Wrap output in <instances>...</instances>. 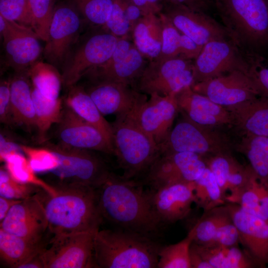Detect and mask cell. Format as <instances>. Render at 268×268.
<instances>
[{"instance_id":"1","label":"cell","mask_w":268,"mask_h":268,"mask_svg":"<svg viewBox=\"0 0 268 268\" xmlns=\"http://www.w3.org/2000/svg\"><path fill=\"white\" fill-rule=\"evenodd\" d=\"M141 180L127 179L112 172L97 189L103 219L117 228L156 238L163 226L153 209Z\"/></svg>"},{"instance_id":"2","label":"cell","mask_w":268,"mask_h":268,"mask_svg":"<svg viewBox=\"0 0 268 268\" xmlns=\"http://www.w3.org/2000/svg\"><path fill=\"white\" fill-rule=\"evenodd\" d=\"M51 195L42 190L35 196L41 202L53 235L96 233L103 218L99 206L97 189L82 186L54 185Z\"/></svg>"},{"instance_id":"3","label":"cell","mask_w":268,"mask_h":268,"mask_svg":"<svg viewBox=\"0 0 268 268\" xmlns=\"http://www.w3.org/2000/svg\"><path fill=\"white\" fill-rule=\"evenodd\" d=\"M162 245L156 238L117 228L95 235L94 258L98 268H157Z\"/></svg>"},{"instance_id":"4","label":"cell","mask_w":268,"mask_h":268,"mask_svg":"<svg viewBox=\"0 0 268 268\" xmlns=\"http://www.w3.org/2000/svg\"><path fill=\"white\" fill-rule=\"evenodd\" d=\"M230 38L248 54L268 48V0H214Z\"/></svg>"},{"instance_id":"5","label":"cell","mask_w":268,"mask_h":268,"mask_svg":"<svg viewBox=\"0 0 268 268\" xmlns=\"http://www.w3.org/2000/svg\"><path fill=\"white\" fill-rule=\"evenodd\" d=\"M111 125L113 155L123 171L122 177L136 180L144 177L160 155L158 147L138 126L132 111L117 115Z\"/></svg>"},{"instance_id":"6","label":"cell","mask_w":268,"mask_h":268,"mask_svg":"<svg viewBox=\"0 0 268 268\" xmlns=\"http://www.w3.org/2000/svg\"><path fill=\"white\" fill-rule=\"evenodd\" d=\"M57 157L58 165L47 173L52 186H82L98 189L112 173L105 161L93 150L68 147L48 140L42 144Z\"/></svg>"},{"instance_id":"7","label":"cell","mask_w":268,"mask_h":268,"mask_svg":"<svg viewBox=\"0 0 268 268\" xmlns=\"http://www.w3.org/2000/svg\"><path fill=\"white\" fill-rule=\"evenodd\" d=\"M183 117L158 147L160 154L189 152L203 157L230 153L231 145L215 127L197 123L182 113Z\"/></svg>"},{"instance_id":"8","label":"cell","mask_w":268,"mask_h":268,"mask_svg":"<svg viewBox=\"0 0 268 268\" xmlns=\"http://www.w3.org/2000/svg\"><path fill=\"white\" fill-rule=\"evenodd\" d=\"M119 38L102 27L100 30L80 37L62 69L64 86L69 88L75 85L88 70L106 62Z\"/></svg>"},{"instance_id":"9","label":"cell","mask_w":268,"mask_h":268,"mask_svg":"<svg viewBox=\"0 0 268 268\" xmlns=\"http://www.w3.org/2000/svg\"><path fill=\"white\" fill-rule=\"evenodd\" d=\"M193 62L180 55L149 61L134 87L139 92L149 95L176 94L194 84Z\"/></svg>"},{"instance_id":"10","label":"cell","mask_w":268,"mask_h":268,"mask_svg":"<svg viewBox=\"0 0 268 268\" xmlns=\"http://www.w3.org/2000/svg\"><path fill=\"white\" fill-rule=\"evenodd\" d=\"M250 57L230 38L211 41L194 61V84L234 70L247 72Z\"/></svg>"},{"instance_id":"11","label":"cell","mask_w":268,"mask_h":268,"mask_svg":"<svg viewBox=\"0 0 268 268\" xmlns=\"http://www.w3.org/2000/svg\"><path fill=\"white\" fill-rule=\"evenodd\" d=\"M83 19L67 0L55 5L43 54L47 63L62 70L80 37Z\"/></svg>"},{"instance_id":"12","label":"cell","mask_w":268,"mask_h":268,"mask_svg":"<svg viewBox=\"0 0 268 268\" xmlns=\"http://www.w3.org/2000/svg\"><path fill=\"white\" fill-rule=\"evenodd\" d=\"M96 233L53 235L40 254L44 268H96L94 241Z\"/></svg>"},{"instance_id":"13","label":"cell","mask_w":268,"mask_h":268,"mask_svg":"<svg viewBox=\"0 0 268 268\" xmlns=\"http://www.w3.org/2000/svg\"><path fill=\"white\" fill-rule=\"evenodd\" d=\"M202 156L192 152L161 154L141 180L149 189L175 183L194 182L206 168Z\"/></svg>"},{"instance_id":"14","label":"cell","mask_w":268,"mask_h":268,"mask_svg":"<svg viewBox=\"0 0 268 268\" xmlns=\"http://www.w3.org/2000/svg\"><path fill=\"white\" fill-rule=\"evenodd\" d=\"M0 32L8 65L15 72H28L43 53L40 39L30 27L0 15Z\"/></svg>"},{"instance_id":"15","label":"cell","mask_w":268,"mask_h":268,"mask_svg":"<svg viewBox=\"0 0 268 268\" xmlns=\"http://www.w3.org/2000/svg\"><path fill=\"white\" fill-rule=\"evenodd\" d=\"M161 12L181 33L188 36L201 45L204 46L212 40L230 38L222 24L201 9L164 2Z\"/></svg>"},{"instance_id":"16","label":"cell","mask_w":268,"mask_h":268,"mask_svg":"<svg viewBox=\"0 0 268 268\" xmlns=\"http://www.w3.org/2000/svg\"><path fill=\"white\" fill-rule=\"evenodd\" d=\"M150 96L149 100L137 105L132 113L140 128L158 147L171 131L179 108L176 94Z\"/></svg>"},{"instance_id":"17","label":"cell","mask_w":268,"mask_h":268,"mask_svg":"<svg viewBox=\"0 0 268 268\" xmlns=\"http://www.w3.org/2000/svg\"><path fill=\"white\" fill-rule=\"evenodd\" d=\"M57 126V143L68 147L114 154L113 145L96 128L86 122L65 103Z\"/></svg>"},{"instance_id":"18","label":"cell","mask_w":268,"mask_h":268,"mask_svg":"<svg viewBox=\"0 0 268 268\" xmlns=\"http://www.w3.org/2000/svg\"><path fill=\"white\" fill-rule=\"evenodd\" d=\"M191 87L195 92L224 107L260 96L247 72L240 70L194 83Z\"/></svg>"},{"instance_id":"19","label":"cell","mask_w":268,"mask_h":268,"mask_svg":"<svg viewBox=\"0 0 268 268\" xmlns=\"http://www.w3.org/2000/svg\"><path fill=\"white\" fill-rule=\"evenodd\" d=\"M194 189V182H181L148 190L154 212L163 226L189 214L195 202Z\"/></svg>"},{"instance_id":"20","label":"cell","mask_w":268,"mask_h":268,"mask_svg":"<svg viewBox=\"0 0 268 268\" xmlns=\"http://www.w3.org/2000/svg\"><path fill=\"white\" fill-rule=\"evenodd\" d=\"M0 226L9 233L34 241L44 240L49 230L44 207L35 195L14 205Z\"/></svg>"},{"instance_id":"21","label":"cell","mask_w":268,"mask_h":268,"mask_svg":"<svg viewBox=\"0 0 268 268\" xmlns=\"http://www.w3.org/2000/svg\"><path fill=\"white\" fill-rule=\"evenodd\" d=\"M239 234L240 242L257 264L268 263V221L247 213L238 205H225Z\"/></svg>"},{"instance_id":"22","label":"cell","mask_w":268,"mask_h":268,"mask_svg":"<svg viewBox=\"0 0 268 268\" xmlns=\"http://www.w3.org/2000/svg\"><path fill=\"white\" fill-rule=\"evenodd\" d=\"M85 90L103 115L129 113L147 100L132 85L113 82H93Z\"/></svg>"},{"instance_id":"23","label":"cell","mask_w":268,"mask_h":268,"mask_svg":"<svg viewBox=\"0 0 268 268\" xmlns=\"http://www.w3.org/2000/svg\"><path fill=\"white\" fill-rule=\"evenodd\" d=\"M176 98L179 110L197 123L215 127L231 125L230 114L225 107L195 92L191 86L176 93Z\"/></svg>"},{"instance_id":"24","label":"cell","mask_w":268,"mask_h":268,"mask_svg":"<svg viewBox=\"0 0 268 268\" xmlns=\"http://www.w3.org/2000/svg\"><path fill=\"white\" fill-rule=\"evenodd\" d=\"M133 43L124 59L114 63L106 62L90 69L84 76L88 77L91 82H118L134 87L148 63Z\"/></svg>"},{"instance_id":"25","label":"cell","mask_w":268,"mask_h":268,"mask_svg":"<svg viewBox=\"0 0 268 268\" xmlns=\"http://www.w3.org/2000/svg\"><path fill=\"white\" fill-rule=\"evenodd\" d=\"M229 111L231 125L243 135L268 137V99L258 96L225 107Z\"/></svg>"},{"instance_id":"26","label":"cell","mask_w":268,"mask_h":268,"mask_svg":"<svg viewBox=\"0 0 268 268\" xmlns=\"http://www.w3.org/2000/svg\"><path fill=\"white\" fill-rule=\"evenodd\" d=\"M32 87L28 72H15L10 78L13 124L29 132L36 128Z\"/></svg>"},{"instance_id":"27","label":"cell","mask_w":268,"mask_h":268,"mask_svg":"<svg viewBox=\"0 0 268 268\" xmlns=\"http://www.w3.org/2000/svg\"><path fill=\"white\" fill-rule=\"evenodd\" d=\"M48 242L34 241L9 233L0 228V261L6 266L19 268L40 254Z\"/></svg>"},{"instance_id":"28","label":"cell","mask_w":268,"mask_h":268,"mask_svg":"<svg viewBox=\"0 0 268 268\" xmlns=\"http://www.w3.org/2000/svg\"><path fill=\"white\" fill-rule=\"evenodd\" d=\"M68 89L64 103L78 116L99 130L113 145L111 125L104 118L85 88L75 84Z\"/></svg>"},{"instance_id":"29","label":"cell","mask_w":268,"mask_h":268,"mask_svg":"<svg viewBox=\"0 0 268 268\" xmlns=\"http://www.w3.org/2000/svg\"><path fill=\"white\" fill-rule=\"evenodd\" d=\"M131 33L134 45L146 59L151 61L158 57L162 43V27L158 15H144Z\"/></svg>"},{"instance_id":"30","label":"cell","mask_w":268,"mask_h":268,"mask_svg":"<svg viewBox=\"0 0 268 268\" xmlns=\"http://www.w3.org/2000/svg\"><path fill=\"white\" fill-rule=\"evenodd\" d=\"M191 247L212 268H251L257 264L246 252L238 246L201 245L193 241Z\"/></svg>"},{"instance_id":"31","label":"cell","mask_w":268,"mask_h":268,"mask_svg":"<svg viewBox=\"0 0 268 268\" xmlns=\"http://www.w3.org/2000/svg\"><path fill=\"white\" fill-rule=\"evenodd\" d=\"M32 96L35 108L38 141L42 144L48 140V132L51 126L57 124L60 120L63 108V102L60 98L52 100L45 97L33 86Z\"/></svg>"},{"instance_id":"32","label":"cell","mask_w":268,"mask_h":268,"mask_svg":"<svg viewBox=\"0 0 268 268\" xmlns=\"http://www.w3.org/2000/svg\"><path fill=\"white\" fill-rule=\"evenodd\" d=\"M237 149L248 159L260 179L268 186V140L267 137L243 135Z\"/></svg>"},{"instance_id":"33","label":"cell","mask_w":268,"mask_h":268,"mask_svg":"<svg viewBox=\"0 0 268 268\" xmlns=\"http://www.w3.org/2000/svg\"><path fill=\"white\" fill-rule=\"evenodd\" d=\"M29 75L32 86L43 96L52 100L59 98L63 82L57 67L48 63L37 62L30 69Z\"/></svg>"},{"instance_id":"34","label":"cell","mask_w":268,"mask_h":268,"mask_svg":"<svg viewBox=\"0 0 268 268\" xmlns=\"http://www.w3.org/2000/svg\"><path fill=\"white\" fill-rule=\"evenodd\" d=\"M195 203L205 212L222 205L225 197L211 170L207 167L194 182Z\"/></svg>"},{"instance_id":"35","label":"cell","mask_w":268,"mask_h":268,"mask_svg":"<svg viewBox=\"0 0 268 268\" xmlns=\"http://www.w3.org/2000/svg\"><path fill=\"white\" fill-rule=\"evenodd\" d=\"M22 153L12 154L4 160L5 168L10 176L19 182L36 186L51 195H55L57 193L56 188L38 177L28 159Z\"/></svg>"},{"instance_id":"36","label":"cell","mask_w":268,"mask_h":268,"mask_svg":"<svg viewBox=\"0 0 268 268\" xmlns=\"http://www.w3.org/2000/svg\"><path fill=\"white\" fill-rule=\"evenodd\" d=\"M191 229L183 240L163 246L159 253L157 268H192L190 248L193 241Z\"/></svg>"},{"instance_id":"37","label":"cell","mask_w":268,"mask_h":268,"mask_svg":"<svg viewBox=\"0 0 268 268\" xmlns=\"http://www.w3.org/2000/svg\"><path fill=\"white\" fill-rule=\"evenodd\" d=\"M205 212L191 229L193 242L201 245L211 243L218 227L229 215L225 205H222Z\"/></svg>"},{"instance_id":"38","label":"cell","mask_w":268,"mask_h":268,"mask_svg":"<svg viewBox=\"0 0 268 268\" xmlns=\"http://www.w3.org/2000/svg\"><path fill=\"white\" fill-rule=\"evenodd\" d=\"M259 176L254 171L249 182L238 191L226 195L225 201L238 205L250 214L268 221L263 215L257 189Z\"/></svg>"},{"instance_id":"39","label":"cell","mask_w":268,"mask_h":268,"mask_svg":"<svg viewBox=\"0 0 268 268\" xmlns=\"http://www.w3.org/2000/svg\"><path fill=\"white\" fill-rule=\"evenodd\" d=\"M83 19L90 23L103 27L110 15L113 0H67Z\"/></svg>"},{"instance_id":"40","label":"cell","mask_w":268,"mask_h":268,"mask_svg":"<svg viewBox=\"0 0 268 268\" xmlns=\"http://www.w3.org/2000/svg\"><path fill=\"white\" fill-rule=\"evenodd\" d=\"M28 3L32 19L31 27L39 38L46 42L55 0H28Z\"/></svg>"},{"instance_id":"41","label":"cell","mask_w":268,"mask_h":268,"mask_svg":"<svg viewBox=\"0 0 268 268\" xmlns=\"http://www.w3.org/2000/svg\"><path fill=\"white\" fill-rule=\"evenodd\" d=\"M42 190L36 186L15 180L5 168L0 167V196L22 200L34 196Z\"/></svg>"},{"instance_id":"42","label":"cell","mask_w":268,"mask_h":268,"mask_svg":"<svg viewBox=\"0 0 268 268\" xmlns=\"http://www.w3.org/2000/svg\"><path fill=\"white\" fill-rule=\"evenodd\" d=\"M20 147L27 157L31 166L36 173H47L58 165V160L55 153L49 149L34 147L20 144Z\"/></svg>"},{"instance_id":"43","label":"cell","mask_w":268,"mask_h":268,"mask_svg":"<svg viewBox=\"0 0 268 268\" xmlns=\"http://www.w3.org/2000/svg\"><path fill=\"white\" fill-rule=\"evenodd\" d=\"M162 27L161 51L155 59H167L180 56L181 32L162 12L158 14Z\"/></svg>"},{"instance_id":"44","label":"cell","mask_w":268,"mask_h":268,"mask_svg":"<svg viewBox=\"0 0 268 268\" xmlns=\"http://www.w3.org/2000/svg\"><path fill=\"white\" fill-rule=\"evenodd\" d=\"M0 15L7 20L32 26L28 0H0Z\"/></svg>"},{"instance_id":"45","label":"cell","mask_w":268,"mask_h":268,"mask_svg":"<svg viewBox=\"0 0 268 268\" xmlns=\"http://www.w3.org/2000/svg\"><path fill=\"white\" fill-rule=\"evenodd\" d=\"M260 96L268 99V62L262 55L253 54L250 58L247 73Z\"/></svg>"},{"instance_id":"46","label":"cell","mask_w":268,"mask_h":268,"mask_svg":"<svg viewBox=\"0 0 268 268\" xmlns=\"http://www.w3.org/2000/svg\"><path fill=\"white\" fill-rule=\"evenodd\" d=\"M102 27L118 37L128 36L131 32V27L122 0H113L110 15Z\"/></svg>"},{"instance_id":"47","label":"cell","mask_w":268,"mask_h":268,"mask_svg":"<svg viewBox=\"0 0 268 268\" xmlns=\"http://www.w3.org/2000/svg\"><path fill=\"white\" fill-rule=\"evenodd\" d=\"M234 159L230 153L211 155L205 161L207 167L213 174L224 197L227 189V178Z\"/></svg>"},{"instance_id":"48","label":"cell","mask_w":268,"mask_h":268,"mask_svg":"<svg viewBox=\"0 0 268 268\" xmlns=\"http://www.w3.org/2000/svg\"><path fill=\"white\" fill-rule=\"evenodd\" d=\"M254 172L250 165L245 167L234 158L227 178L228 191L232 193L244 187Z\"/></svg>"},{"instance_id":"49","label":"cell","mask_w":268,"mask_h":268,"mask_svg":"<svg viewBox=\"0 0 268 268\" xmlns=\"http://www.w3.org/2000/svg\"><path fill=\"white\" fill-rule=\"evenodd\" d=\"M239 242V232L229 215L219 226L211 243L208 245L233 247L237 246Z\"/></svg>"},{"instance_id":"50","label":"cell","mask_w":268,"mask_h":268,"mask_svg":"<svg viewBox=\"0 0 268 268\" xmlns=\"http://www.w3.org/2000/svg\"><path fill=\"white\" fill-rule=\"evenodd\" d=\"M0 122L7 126L13 125L11 113L10 78L0 83Z\"/></svg>"},{"instance_id":"51","label":"cell","mask_w":268,"mask_h":268,"mask_svg":"<svg viewBox=\"0 0 268 268\" xmlns=\"http://www.w3.org/2000/svg\"><path fill=\"white\" fill-rule=\"evenodd\" d=\"M203 46L188 36L181 33L180 40V56L194 61L200 54Z\"/></svg>"},{"instance_id":"52","label":"cell","mask_w":268,"mask_h":268,"mask_svg":"<svg viewBox=\"0 0 268 268\" xmlns=\"http://www.w3.org/2000/svg\"><path fill=\"white\" fill-rule=\"evenodd\" d=\"M20 152H23L20 144L14 142L10 137L1 131L0 134V161L4 162L5 159L12 154Z\"/></svg>"},{"instance_id":"53","label":"cell","mask_w":268,"mask_h":268,"mask_svg":"<svg viewBox=\"0 0 268 268\" xmlns=\"http://www.w3.org/2000/svg\"><path fill=\"white\" fill-rule=\"evenodd\" d=\"M131 31L137 22L145 15L141 9L136 6L132 0H122Z\"/></svg>"},{"instance_id":"54","label":"cell","mask_w":268,"mask_h":268,"mask_svg":"<svg viewBox=\"0 0 268 268\" xmlns=\"http://www.w3.org/2000/svg\"><path fill=\"white\" fill-rule=\"evenodd\" d=\"M132 1L145 14L154 13L158 15L162 11L163 7V0H132Z\"/></svg>"},{"instance_id":"55","label":"cell","mask_w":268,"mask_h":268,"mask_svg":"<svg viewBox=\"0 0 268 268\" xmlns=\"http://www.w3.org/2000/svg\"><path fill=\"white\" fill-rule=\"evenodd\" d=\"M257 189L262 213L268 219V186L259 179Z\"/></svg>"},{"instance_id":"56","label":"cell","mask_w":268,"mask_h":268,"mask_svg":"<svg viewBox=\"0 0 268 268\" xmlns=\"http://www.w3.org/2000/svg\"><path fill=\"white\" fill-rule=\"evenodd\" d=\"M21 201L0 196V222L3 220L12 206Z\"/></svg>"},{"instance_id":"57","label":"cell","mask_w":268,"mask_h":268,"mask_svg":"<svg viewBox=\"0 0 268 268\" xmlns=\"http://www.w3.org/2000/svg\"><path fill=\"white\" fill-rule=\"evenodd\" d=\"M190 261L192 268H212L194 249L190 248Z\"/></svg>"},{"instance_id":"58","label":"cell","mask_w":268,"mask_h":268,"mask_svg":"<svg viewBox=\"0 0 268 268\" xmlns=\"http://www.w3.org/2000/svg\"><path fill=\"white\" fill-rule=\"evenodd\" d=\"M40 254L21 265L19 268H44Z\"/></svg>"},{"instance_id":"59","label":"cell","mask_w":268,"mask_h":268,"mask_svg":"<svg viewBox=\"0 0 268 268\" xmlns=\"http://www.w3.org/2000/svg\"><path fill=\"white\" fill-rule=\"evenodd\" d=\"M200 2H202L203 3L204 2H205L206 0H199Z\"/></svg>"},{"instance_id":"60","label":"cell","mask_w":268,"mask_h":268,"mask_svg":"<svg viewBox=\"0 0 268 268\" xmlns=\"http://www.w3.org/2000/svg\"><path fill=\"white\" fill-rule=\"evenodd\" d=\"M267 138H268V137H267Z\"/></svg>"}]
</instances>
